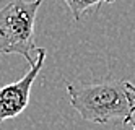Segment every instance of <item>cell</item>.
<instances>
[{"instance_id":"6da1fadb","label":"cell","mask_w":135,"mask_h":130,"mask_svg":"<svg viewBox=\"0 0 135 130\" xmlns=\"http://www.w3.org/2000/svg\"><path fill=\"white\" fill-rule=\"evenodd\" d=\"M72 107L94 124H130L135 115V85L125 78L67 85Z\"/></svg>"},{"instance_id":"7a4b0ae2","label":"cell","mask_w":135,"mask_h":130,"mask_svg":"<svg viewBox=\"0 0 135 130\" xmlns=\"http://www.w3.org/2000/svg\"><path fill=\"white\" fill-rule=\"evenodd\" d=\"M42 0H12L0 8V55L18 54L34 65L37 54L34 44V20Z\"/></svg>"},{"instance_id":"3957f363","label":"cell","mask_w":135,"mask_h":130,"mask_svg":"<svg viewBox=\"0 0 135 130\" xmlns=\"http://www.w3.org/2000/svg\"><path fill=\"white\" fill-rule=\"evenodd\" d=\"M44 59H46V49L42 47L37 49L36 62L33 67H30L28 73H25V76L21 80H18V81L0 88V122L20 115L28 107L31 86L41 72Z\"/></svg>"},{"instance_id":"277c9868","label":"cell","mask_w":135,"mask_h":130,"mask_svg":"<svg viewBox=\"0 0 135 130\" xmlns=\"http://www.w3.org/2000/svg\"><path fill=\"white\" fill-rule=\"evenodd\" d=\"M114 2L115 0H65L67 7L70 8V12L75 18V21H80L90 8H96V12H99L104 3H114Z\"/></svg>"},{"instance_id":"5b68a950","label":"cell","mask_w":135,"mask_h":130,"mask_svg":"<svg viewBox=\"0 0 135 130\" xmlns=\"http://www.w3.org/2000/svg\"><path fill=\"white\" fill-rule=\"evenodd\" d=\"M132 130H135V125H133V128H132Z\"/></svg>"}]
</instances>
